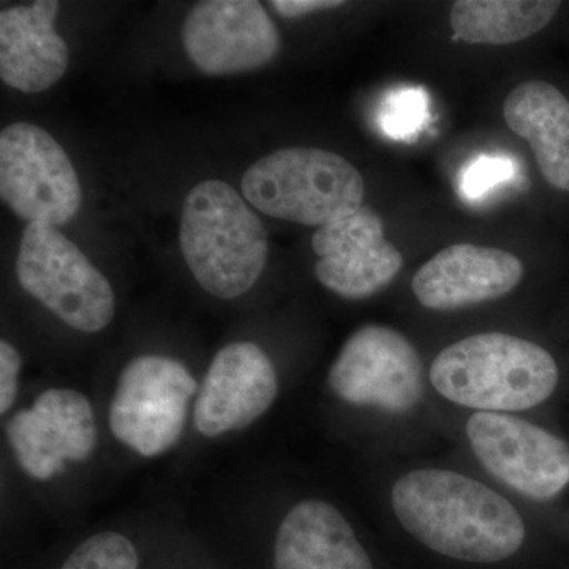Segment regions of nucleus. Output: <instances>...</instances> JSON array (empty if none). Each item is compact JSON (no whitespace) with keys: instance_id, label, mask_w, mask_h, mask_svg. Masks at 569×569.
<instances>
[{"instance_id":"1","label":"nucleus","mask_w":569,"mask_h":569,"mask_svg":"<svg viewBox=\"0 0 569 569\" xmlns=\"http://www.w3.org/2000/svg\"><path fill=\"white\" fill-rule=\"evenodd\" d=\"M391 505L403 529L426 548L468 563L516 556L526 523L507 498L466 475L422 468L397 479Z\"/></svg>"},{"instance_id":"2","label":"nucleus","mask_w":569,"mask_h":569,"mask_svg":"<svg viewBox=\"0 0 569 569\" xmlns=\"http://www.w3.org/2000/svg\"><path fill=\"white\" fill-rule=\"evenodd\" d=\"M430 383L458 406L488 413L523 411L553 395L559 366L530 340L486 332L445 348L430 367Z\"/></svg>"},{"instance_id":"3","label":"nucleus","mask_w":569,"mask_h":569,"mask_svg":"<svg viewBox=\"0 0 569 569\" xmlns=\"http://www.w3.org/2000/svg\"><path fill=\"white\" fill-rule=\"evenodd\" d=\"M181 250L209 295L234 299L260 279L268 260V231L230 183L194 186L182 206Z\"/></svg>"},{"instance_id":"4","label":"nucleus","mask_w":569,"mask_h":569,"mask_svg":"<svg viewBox=\"0 0 569 569\" xmlns=\"http://www.w3.org/2000/svg\"><path fill=\"white\" fill-rule=\"evenodd\" d=\"M241 186L246 200L266 216L318 228L358 211L366 192L353 164L318 148L269 153L246 171Z\"/></svg>"},{"instance_id":"5","label":"nucleus","mask_w":569,"mask_h":569,"mask_svg":"<svg viewBox=\"0 0 569 569\" xmlns=\"http://www.w3.org/2000/svg\"><path fill=\"white\" fill-rule=\"evenodd\" d=\"M17 277L26 293L77 331H102L114 318L110 282L51 224L26 227L18 250Z\"/></svg>"},{"instance_id":"6","label":"nucleus","mask_w":569,"mask_h":569,"mask_svg":"<svg viewBox=\"0 0 569 569\" xmlns=\"http://www.w3.org/2000/svg\"><path fill=\"white\" fill-rule=\"evenodd\" d=\"M197 391V381L181 362L160 355L138 356L123 367L116 385L112 436L142 458L170 451L182 437Z\"/></svg>"},{"instance_id":"7","label":"nucleus","mask_w":569,"mask_h":569,"mask_svg":"<svg viewBox=\"0 0 569 569\" xmlns=\"http://www.w3.org/2000/svg\"><path fill=\"white\" fill-rule=\"evenodd\" d=\"M0 194L29 223L70 222L80 211V179L50 133L14 122L0 133Z\"/></svg>"},{"instance_id":"8","label":"nucleus","mask_w":569,"mask_h":569,"mask_svg":"<svg viewBox=\"0 0 569 569\" xmlns=\"http://www.w3.org/2000/svg\"><path fill=\"white\" fill-rule=\"evenodd\" d=\"M329 387L343 402L406 413L422 397V362L406 336L388 326L353 332L329 370Z\"/></svg>"},{"instance_id":"9","label":"nucleus","mask_w":569,"mask_h":569,"mask_svg":"<svg viewBox=\"0 0 569 569\" xmlns=\"http://www.w3.org/2000/svg\"><path fill=\"white\" fill-rule=\"evenodd\" d=\"M467 437L479 462L522 496L550 500L569 485V445L542 427L479 411L468 419Z\"/></svg>"},{"instance_id":"10","label":"nucleus","mask_w":569,"mask_h":569,"mask_svg":"<svg viewBox=\"0 0 569 569\" xmlns=\"http://www.w3.org/2000/svg\"><path fill=\"white\" fill-rule=\"evenodd\" d=\"M183 48L190 61L211 77L260 69L276 58L280 36L254 0H206L187 14Z\"/></svg>"},{"instance_id":"11","label":"nucleus","mask_w":569,"mask_h":569,"mask_svg":"<svg viewBox=\"0 0 569 569\" xmlns=\"http://www.w3.org/2000/svg\"><path fill=\"white\" fill-rule=\"evenodd\" d=\"M7 437L22 470L48 481L62 473L67 462H82L96 451L91 402L73 389H47L31 408L10 419Z\"/></svg>"},{"instance_id":"12","label":"nucleus","mask_w":569,"mask_h":569,"mask_svg":"<svg viewBox=\"0 0 569 569\" xmlns=\"http://www.w3.org/2000/svg\"><path fill=\"white\" fill-rule=\"evenodd\" d=\"M312 249L320 258L316 264L317 279L332 293L347 299L378 293L403 266L402 254L385 238L383 220L365 206L318 228Z\"/></svg>"},{"instance_id":"13","label":"nucleus","mask_w":569,"mask_h":569,"mask_svg":"<svg viewBox=\"0 0 569 569\" xmlns=\"http://www.w3.org/2000/svg\"><path fill=\"white\" fill-rule=\"evenodd\" d=\"M277 392L268 355L252 342L230 343L212 359L198 391L194 427L206 438L247 429L272 407Z\"/></svg>"},{"instance_id":"14","label":"nucleus","mask_w":569,"mask_h":569,"mask_svg":"<svg viewBox=\"0 0 569 569\" xmlns=\"http://www.w3.org/2000/svg\"><path fill=\"white\" fill-rule=\"evenodd\" d=\"M522 277V263L507 250L456 244L422 264L411 288L426 309L456 310L496 301L511 293Z\"/></svg>"},{"instance_id":"15","label":"nucleus","mask_w":569,"mask_h":569,"mask_svg":"<svg viewBox=\"0 0 569 569\" xmlns=\"http://www.w3.org/2000/svg\"><path fill=\"white\" fill-rule=\"evenodd\" d=\"M59 2L39 0L0 13V78L26 93L47 91L69 67V48L54 28Z\"/></svg>"},{"instance_id":"16","label":"nucleus","mask_w":569,"mask_h":569,"mask_svg":"<svg viewBox=\"0 0 569 569\" xmlns=\"http://www.w3.org/2000/svg\"><path fill=\"white\" fill-rule=\"evenodd\" d=\"M274 569H373V563L339 509L305 500L280 522Z\"/></svg>"},{"instance_id":"17","label":"nucleus","mask_w":569,"mask_h":569,"mask_svg":"<svg viewBox=\"0 0 569 569\" xmlns=\"http://www.w3.org/2000/svg\"><path fill=\"white\" fill-rule=\"evenodd\" d=\"M505 122L529 142L539 170L556 189L569 192V100L546 81H527L503 103Z\"/></svg>"},{"instance_id":"18","label":"nucleus","mask_w":569,"mask_h":569,"mask_svg":"<svg viewBox=\"0 0 569 569\" xmlns=\"http://www.w3.org/2000/svg\"><path fill=\"white\" fill-rule=\"evenodd\" d=\"M560 6L552 0H459L449 21L467 43L511 44L542 31Z\"/></svg>"},{"instance_id":"19","label":"nucleus","mask_w":569,"mask_h":569,"mask_svg":"<svg viewBox=\"0 0 569 569\" xmlns=\"http://www.w3.org/2000/svg\"><path fill=\"white\" fill-rule=\"evenodd\" d=\"M378 119L389 138L411 141L429 121V96L417 86L396 89L381 103Z\"/></svg>"},{"instance_id":"20","label":"nucleus","mask_w":569,"mask_h":569,"mask_svg":"<svg viewBox=\"0 0 569 569\" xmlns=\"http://www.w3.org/2000/svg\"><path fill=\"white\" fill-rule=\"evenodd\" d=\"M140 557L129 538L102 531L82 541L59 569H138Z\"/></svg>"},{"instance_id":"21","label":"nucleus","mask_w":569,"mask_h":569,"mask_svg":"<svg viewBox=\"0 0 569 569\" xmlns=\"http://www.w3.org/2000/svg\"><path fill=\"white\" fill-rule=\"evenodd\" d=\"M518 173V163L512 157L481 156L463 168L460 192L467 200H481L497 187L515 181Z\"/></svg>"},{"instance_id":"22","label":"nucleus","mask_w":569,"mask_h":569,"mask_svg":"<svg viewBox=\"0 0 569 569\" xmlns=\"http://www.w3.org/2000/svg\"><path fill=\"white\" fill-rule=\"evenodd\" d=\"M22 359L7 340L0 342V413L6 415L17 400Z\"/></svg>"},{"instance_id":"23","label":"nucleus","mask_w":569,"mask_h":569,"mask_svg":"<svg viewBox=\"0 0 569 569\" xmlns=\"http://www.w3.org/2000/svg\"><path fill=\"white\" fill-rule=\"evenodd\" d=\"M343 3L346 2H340V0H274L271 2V7L280 17L295 20V18L316 13V11L339 9Z\"/></svg>"}]
</instances>
